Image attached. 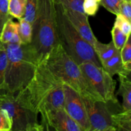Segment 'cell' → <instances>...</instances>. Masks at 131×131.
Here are the masks:
<instances>
[{"label":"cell","instance_id":"6da1fadb","mask_svg":"<svg viewBox=\"0 0 131 131\" xmlns=\"http://www.w3.org/2000/svg\"><path fill=\"white\" fill-rule=\"evenodd\" d=\"M64 83L43 62L38 64L26 86L15 94L20 105L41 117L49 111L64 108Z\"/></svg>","mask_w":131,"mask_h":131},{"label":"cell","instance_id":"7a4b0ae2","mask_svg":"<svg viewBox=\"0 0 131 131\" xmlns=\"http://www.w3.org/2000/svg\"><path fill=\"white\" fill-rule=\"evenodd\" d=\"M42 62L64 84L76 91L83 98L102 101L90 85L77 63L60 43L52 49Z\"/></svg>","mask_w":131,"mask_h":131},{"label":"cell","instance_id":"3957f363","mask_svg":"<svg viewBox=\"0 0 131 131\" xmlns=\"http://www.w3.org/2000/svg\"><path fill=\"white\" fill-rule=\"evenodd\" d=\"M59 43L54 0H38L29 46L38 64Z\"/></svg>","mask_w":131,"mask_h":131},{"label":"cell","instance_id":"277c9868","mask_svg":"<svg viewBox=\"0 0 131 131\" xmlns=\"http://www.w3.org/2000/svg\"><path fill=\"white\" fill-rule=\"evenodd\" d=\"M3 45L8 58L3 90L16 94L29 83L38 63L29 44Z\"/></svg>","mask_w":131,"mask_h":131},{"label":"cell","instance_id":"5b68a950","mask_svg":"<svg viewBox=\"0 0 131 131\" xmlns=\"http://www.w3.org/2000/svg\"><path fill=\"white\" fill-rule=\"evenodd\" d=\"M55 5L58 38L65 52L79 65L84 61H90L101 66L93 47L72 25L64 14L62 5L56 2Z\"/></svg>","mask_w":131,"mask_h":131},{"label":"cell","instance_id":"8992f818","mask_svg":"<svg viewBox=\"0 0 131 131\" xmlns=\"http://www.w3.org/2000/svg\"><path fill=\"white\" fill-rule=\"evenodd\" d=\"M0 108L8 113L12 122V131L44 130L38 121V114L20 105L15 94L0 90Z\"/></svg>","mask_w":131,"mask_h":131},{"label":"cell","instance_id":"52a82bcc","mask_svg":"<svg viewBox=\"0 0 131 131\" xmlns=\"http://www.w3.org/2000/svg\"><path fill=\"white\" fill-rule=\"evenodd\" d=\"M79 65L88 83L102 101L107 103L118 104L115 93L116 82L102 66L90 61H84Z\"/></svg>","mask_w":131,"mask_h":131},{"label":"cell","instance_id":"ba28073f","mask_svg":"<svg viewBox=\"0 0 131 131\" xmlns=\"http://www.w3.org/2000/svg\"><path fill=\"white\" fill-rule=\"evenodd\" d=\"M86 109L90 131H116L107 102L83 98Z\"/></svg>","mask_w":131,"mask_h":131},{"label":"cell","instance_id":"9c48e42d","mask_svg":"<svg viewBox=\"0 0 131 131\" xmlns=\"http://www.w3.org/2000/svg\"><path fill=\"white\" fill-rule=\"evenodd\" d=\"M64 110L83 131H90L86 109L83 99L76 91L64 84Z\"/></svg>","mask_w":131,"mask_h":131},{"label":"cell","instance_id":"30bf717a","mask_svg":"<svg viewBox=\"0 0 131 131\" xmlns=\"http://www.w3.org/2000/svg\"><path fill=\"white\" fill-rule=\"evenodd\" d=\"M41 124L43 129L47 130L52 129L56 131H83L64 108L46 113L42 116Z\"/></svg>","mask_w":131,"mask_h":131},{"label":"cell","instance_id":"8fae6325","mask_svg":"<svg viewBox=\"0 0 131 131\" xmlns=\"http://www.w3.org/2000/svg\"><path fill=\"white\" fill-rule=\"evenodd\" d=\"M63 10L64 14L70 22L72 25L78 31L83 39L85 40L93 47L97 41V39L93 35L92 28L89 24L88 15L84 13L69 10L63 6Z\"/></svg>","mask_w":131,"mask_h":131},{"label":"cell","instance_id":"7c38bea8","mask_svg":"<svg viewBox=\"0 0 131 131\" xmlns=\"http://www.w3.org/2000/svg\"><path fill=\"white\" fill-rule=\"evenodd\" d=\"M130 72L124 70L118 74L120 79L118 93L122 97V109L124 111L131 110Z\"/></svg>","mask_w":131,"mask_h":131},{"label":"cell","instance_id":"4fadbf2b","mask_svg":"<svg viewBox=\"0 0 131 131\" xmlns=\"http://www.w3.org/2000/svg\"><path fill=\"white\" fill-rule=\"evenodd\" d=\"M93 49L101 64L111 58L120 51L115 47L113 42L106 44L98 40L93 46Z\"/></svg>","mask_w":131,"mask_h":131},{"label":"cell","instance_id":"5bb4252c","mask_svg":"<svg viewBox=\"0 0 131 131\" xmlns=\"http://www.w3.org/2000/svg\"><path fill=\"white\" fill-rule=\"evenodd\" d=\"M111 119L116 131H131V110L113 113Z\"/></svg>","mask_w":131,"mask_h":131},{"label":"cell","instance_id":"9a60e30c","mask_svg":"<svg viewBox=\"0 0 131 131\" xmlns=\"http://www.w3.org/2000/svg\"><path fill=\"white\" fill-rule=\"evenodd\" d=\"M101 66L112 77L115 74H118L119 73L126 70L124 69L122 62L120 50L113 57L101 64Z\"/></svg>","mask_w":131,"mask_h":131},{"label":"cell","instance_id":"2e32d148","mask_svg":"<svg viewBox=\"0 0 131 131\" xmlns=\"http://www.w3.org/2000/svg\"><path fill=\"white\" fill-rule=\"evenodd\" d=\"M18 29L22 44H29L32 40V25L23 17L19 19Z\"/></svg>","mask_w":131,"mask_h":131},{"label":"cell","instance_id":"e0dca14e","mask_svg":"<svg viewBox=\"0 0 131 131\" xmlns=\"http://www.w3.org/2000/svg\"><path fill=\"white\" fill-rule=\"evenodd\" d=\"M18 28V23L10 18L4 24L0 34V42L2 43H9L12 39L15 31Z\"/></svg>","mask_w":131,"mask_h":131},{"label":"cell","instance_id":"ac0fdd59","mask_svg":"<svg viewBox=\"0 0 131 131\" xmlns=\"http://www.w3.org/2000/svg\"><path fill=\"white\" fill-rule=\"evenodd\" d=\"M26 0H8V12L13 17L20 19L25 12Z\"/></svg>","mask_w":131,"mask_h":131},{"label":"cell","instance_id":"d6986e66","mask_svg":"<svg viewBox=\"0 0 131 131\" xmlns=\"http://www.w3.org/2000/svg\"><path fill=\"white\" fill-rule=\"evenodd\" d=\"M120 56L123 67L127 71L131 72V40L128 37L125 44L120 49Z\"/></svg>","mask_w":131,"mask_h":131},{"label":"cell","instance_id":"ffe728a7","mask_svg":"<svg viewBox=\"0 0 131 131\" xmlns=\"http://www.w3.org/2000/svg\"><path fill=\"white\" fill-rule=\"evenodd\" d=\"M7 63L8 58L6 49L3 43L0 42V90L4 89L5 76Z\"/></svg>","mask_w":131,"mask_h":131},{"label":"cell","instance_id":"44dd1931","mask_svg":"<svg viewBox=\"0 0 131 131\" xmlns=\"http://www.w3.org/2000/svg\"><path fill=\"white\" fill-rule=\"evenodd\" d=\"M37 3H38V0H26L25 12L23 18L30 23L31 25L33 24L35 18Z\"/></svg>","mask_w":131,"mask_h":131},{"label":"cell","instance_id":"7402d4cb","mask_svg":"<svg viewBox=\"0 0 131 131\" xmlns=\"http://www.w3.org/2000/svg\"><path fill=\"white\" fill-rule=\"evenodd\" d=\"M111 35L113 38V43L118 50H120L122 48L128 37H130V36L127 37L119 28L116 26H113V28L111 30Z\"/></svg>","mask_w":131,"mask_h":131},{"label":"cell","instance_id":"603a6c76","mask_svg":"<svg viewBox=\"0 0 131 131\" xmlns=\"http://www.w3.org/2000/svg\"><path fill=\"white\" fill-rule=\"evenodd\" d=\"M54 1L56 3L60 4L63 7L69 10L84 13L83 10L84 0H54Z\"/></svg>","mask_w":131,"mask_h":131},{"label":"cell","instance_id":"cb8c5ba5","mask_svg":"<svg viewBox=\"0 0 131 131\" xmlns=\"http://www.w3.org/2000/svg\"><path fill=\"white\" fill-rule=\"evenodd\" d=\"M116 16L114 26L117 27L127 37H129L131 31V22L129 21L125 17L120 14H118Z\"/></svg>","mask_w":131,"mask_h":131},{"label":"cell","instance_id":"d4e9b609","mask_svg":"<svg viewBox=\"0 0 131 131\" xmlns=\"http://www.w3.org/2000/svg\"><path fill=\"white\" fill-rule=\"evenodd\" d=\"M122 0H100V5L110 12L118 15L120 14V6Z\"/></svg>","mask_w":131,"mask_h":131},{"label":"cell","instance_id":"484cf974","mask_svg":"<svg viewBox=\"0 0 131 131\" xmlns=\"http://www.w3.org/2000/svg\"><path fill=\"white\" fill-rule=\"evenodd\" d=\"M11 17L8 12V0H0V34L4 24Z\"/></svg>","mask_w":131,"mask_h":131},{"label":"cell","instance_id":"4316f807","mask_svg":"<svg viewBox=\"0 0 131 131\" xmlns=\"http://www.w3.org/2000/svg\"><path fill=\"white\" fill-rule=\"evenodd\" d=\"M100 5V0H84L83 10L87 15L93 16L98 11Z\"/></svg>","mask_w":131,"mask_h":131},{"label":"cell","instance_id":"83f0119b","mask_svg":"<svg viewBox=\"0 0 131 131\" xmlns=\"http://www.w3.org/2000/svg\"><path fill=\"white\" fill-rule=\"evenodd\" d=\"M12 122L5 109L0 108V131H10Z\"/></svg>","mask_w":131,"mask_h":131},{"label":"cell","instance_id":"f1b7e54d","mask_svg":"<svg viewBox=\"0 0 131 131\" xmlns=\"http://www.w3.org/2000/svg\"><path fill=\"white\" fill-rule=\"evenodd\" d=\"M120 14L131 22V1L122 0L120 6Z\"/></svg>","mask_w":131,"mask_h":131},{"label":"cell","instance_id":"f546056e","mask_svg":"<svg viewBox=\"0 0 131 131\" xmlns=\"http://www.w3.org/2000/svg\"><path fill=\"white\" fill-rule=\"evenodd\" d=\"M125 1H131V0H125Z\"/></svg>","mask_w":131,"mask_h":131}]
</instances>
